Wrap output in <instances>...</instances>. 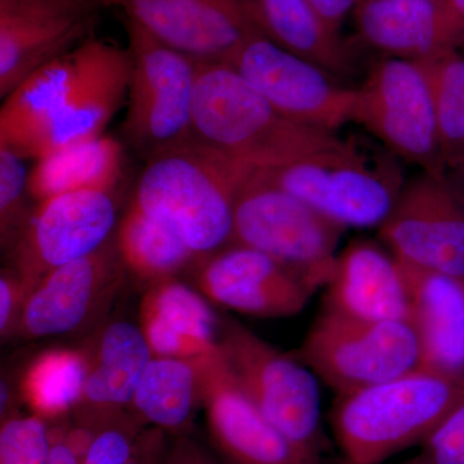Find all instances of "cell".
Masks as SVG:
<instances>
[{"mask_svg":"<svg viewBox=\"0 0 464 464\" xmlns=\"http://www.w3.org/2000/svg\"><path fill=\"white\" fill-rule=\"evenodd\" d=\"M255 170L191 137L148 159L132 201L206 259L232 244L237 195Z\"/></svg>","mask_w":464,"mask_h":464,"instance_id":"cell-1","label":"cell"},{"mask_svg":"<svg viewBox=\"0 0 464 464\" xmlns=\"http://www.w3.org/2000/svg\"><path fill=\"white\" fill-rule=\"evenodd\" d=\"M192 133L255 169L290 166L343 142L277 111L228 63L198 61Z\"/></svg>","mask_w":464,"mask_h":464,"instance_id":"cell-2","label":"cell"},{"mask_svg":"<svg viewBox=\"0 0 464 464\" xmlns=\"http://www.w3.org/2000/svg\"><path fill=\"white\" fill-rule=\"evenodd\" d=\"M460 378L418 368L340 396L331 420L342 460L383 464L399 451L423 444L463 401Z\"/></svg>","mask_w":464,"mask_h":464,"instance_id":"cell-3","label":"cell"},{"mask_svg":"<svg viewBox=\"0 0 464 464\" xmlns=\"http://www.w3.org/2000/svg\"><path fill=\"white\" fill-rule=\"evenodd\" d=\"M259 176L344 227H381L405 182L398 157L359 139Z\"/></svg>","mask_w":464,"mask_h":464,"instance_id":"cell-4","label":"cell"},{"mask_svg":"<svg viewBox=\"0 0 464 464\" xmlns=\"http://www.w3.org/2000/svg\"><path fill=\"white\" fill-rule=\"evenodd\" d=\"M346 230L255 170L237 195L232 244L265 253L315 292L331 282Z\"/></svg>","mask_w":464,"mask_h":464,"instance_id":"cell-5","label":"cell"},{"mask_svg":"<svg viewBox=\"0 0 464 464\" xmlns=\"http://www.w3.org/2000/svg\"><path fill=\"white\" fill-rule=\"evenodd\" d=\"M218 344L235 381L266 420L322 460L325 439L314 372L230 319L221 322Z\"/></svg>","mask_w":464,"mask_h":464,"instance_id":"cell-6","label":"cell"},{"mask_svg":"<svg viewBox=\"0 0 464 464\" xmlns=\"http://www.w3.org/2000/svg\"><path fill=\"white\" fill-rule=\"evenodd\" d=\"M302 362L342 395L420 368V346L409 322H372L324 307L301 350Z\"/></svg>","mask_w":464,"mask_h":464,"instance_id":"cell-7","label":"cell"},{"mask_svg":"<svg viewBox=\"0 0 464 464\" xmlns=\"http://www.w3.org/2000/svg\"><path fill=\"white\" fill-rule=\"evenodd\" d=\"M132 72L123 130L146 158L190 140L197 61L125 17Z\"/></svg>","mask_w":464,"mask_h":464,"instance_id":"cell-8","label":"cell"},{"mask_svg":"<svg viewBox=\"0 0 464 464\" xmlns=\"http://www.w3.org/2000/svg\"><path fill=\"white\" fill-rule=\"evenodd\" d=\"M353 121L422 172L447 173L431 87L422 63L391 57L356 88Z\"/></svg>","mask_w":464,"mask_h":464,"instance_id":"cell-9","label":"cell"},{"mask_svg":"<svg viewBox=\"0 0 464 464\" xmlns=\"http://www.w3.org/2000/svg\"><path fill=\"white\" fill-rule=\"evenodd\" d=\"M380 237L402 265L464 277V186L448 173L406 182Z\"/></svg>","mask_w":464,"mask_h":464,"instance_id":"cell-10","label":"cell"},{"mask_svg":"<svg viewBox=\"0 0 464 464\" xmlns=\"http://www.w3.org/2000/svg\"><path fill=\"white\" fill-rule=\"evenodd\" d=\"M118 221L111 191L66 192L39 203L12 244V270L27 295L45 275L105 246Z\"/></svg>","mask_w":464,"mask_h":464,"instance_id":"cell-11","label":"cell"},{"mask_svg":"<svg viewBox=\"0 0 464 464\" xmlns=\"http://www.w3.org/2000/svg\"><path fill=\"white\" fill-rule=\"evenodd\" d=\"M228 65L292 121L329 132L353 121L356 90L264 35L246 43Z\"/></svg>","mask_w":464,"mask_h":464,"instance_id":"cell-12","label":"cell"},{"mask_svg":"<svg viewBox=\"0 0 464 464\" xmlns=\"http://www.w3.org/2000/svg\"><path fill=\"white\" fill-rule=\"evenodd\" d=\"M173 50L198 63H230L264 35L253 0H105ZM265 36V35H264Z\"/></svg>","mask_w":464,"mask_h":464,"instance_id":"cell-13","label":"cell"},{"mask_svg":"<svg viewBox=\"0 0 464 464\" xmlns=\"http://www.w3.org/2000/svg\"><path fill=\"white\" fill-rule=\"evenodd\" d=\"M124 274L114 240L51 271L27 295L16 333L38 340L79 331L109 306Z\"/></svg>","mask_w":464,"mask_h":464,"instance_id":"cell-14","label":"cell"},{"mask_svg":"<svg viewBox=\"0 0 464 464\" xmlns=\"http://www.w3.org/2000/svg\"><path fill=\"white\" fill-rule=\"evenodd\" d=\"M92 0H0V97L87 35Z\"/></svg>","mask_w":464,"mask_h":464,"instance_id":"cell-15","label":"cell"},{"mask_svg":"<svg viewBox=\"0 0 464 464\" xmlns=\"http://www.w3.org/2000/svg\"><path fill=\"white\" fill-rule=\"evenodd\" d=\"M201 405L225 464H322L266 420L235 381L219 348L208 357Z\"/></svg>","mask_w":464,"mask_h":464,"instance_id":"cell-16","label":"cell"},{"mask_svg":"<svg viewBox=\"0 0 464 464\" xmlns=\"http://www.w3.org/2000/svg\"><path fill=\"white\" fill-rule=\"evenodd\" d=\"M195 284L209 302L264 319L297 315L314 290L275 259L248 246L230 248L200 261Z\"/></svg>","mask_w":464,"mask_h":464,"instance_id":"cell-17","label":"cell"},{"mask_svg":"<svg viewBox=\"0 0 464 464\" xmlns=\"http://www.w3.org/2000/svg\"><path fill=\"white\" fill-rule=\"evenodd\" d=\"M81 50L78 82L65 108L36 146V160L103 136L112 116L128 99L132 72L130 51L93 38L82 42Z\"/></svg>","mask_w":464,"mask_h":464,"instance_id":"cell-18","label":"cell"},{"mask_svg":"<svg viewBox=\"0 0 464 464\" xmlns=\"http://www.w3.org/2000/svg\"><path fill=\"white\" fill-rule=\"evenodd\" d=\"M353 14L365 43L401 60L423 63L464 43L450 8L433 0H359Z\"/></svg>","mask_w":464,"mask_h":464,"instance_id":"cell-19","label":"cell"},{"mask_svg":"<svg viewBox=\"0 0 464 464\" xmlns=\"http://www.w3.org/2000/svg\"><path fill=\"white\" fill-rule=\"evenodd\" d=\"M324 307L372 322H409L404 270L392 253L371 240L353 241L338 255Z\"/></svg>","mask_w":464,"mask_h":464,"instance_id":"cell-20","label":"cell"},{"mask_svg":"<svg viewBox=\"0 0 464 464\" xmlns=\"http://www.w3.org/2000/svg\"><path fill=\"white\" fill-rule=\"evenodd\" d=\"M401 264V262H400ZM411 316L420 346V368L464 375V288L462 280L402 265Z\"/></svg>","mask_w":464,"mask_h":464,"instance_id":"cell-21","label":"cell"},{"mask_svg":"<svg viewBox=\"0 0 464 464\" xmlns=\"http://www.w3.org/2000/svg\"><path fill=\"white\" fill-rule=\"evenodd\" d=\"M139 325L154 356L197 357L219 347L221 320L199 290L177 277L149 285Z\"/></svg>","mask_w":464,"mask_h":464,"instance_id":"cell-22","label":"cell"},{"mask_svg":"<svg viewBox=\"0 0 464 464\" xmlns=\"http://www.w3.org/2000/svg\"><path fill=\"white\" fill-rule=\"evenodd\" d=\"M87 356V377L79 408L109 420L132 404L134 393L154 353L141 326L125 320L103 325Z\"/></svg>","mask_w":464,"mask_h":464,"instance_id":"cell-23","label":"cell"},{"mask_svg":"<svg viewBox=\"0 0 464 464\" xmlns=\"http://www.w3.org/2000/svg\"><path fill=\"white\" fill-rule=\"evenodd\" d=\"M82 69L81 44L34 72L3 100L0 148L34 159L36 146L65 108Z\"/></svg>","mask_w":464,"mask_h":464,"instance_id":"cell-24","label":"cell"},{"mask_svg":"<svg viewBox=\"0 0 464 464\" xmlns=\"http://www.w3.org/2000/svg\"><path fill=\"white\" fill-rule=\"evenodd\" d=\"M259 30L280 48L334 79L356 72L355 54L306 0H253Z\"/></svg>","mask_w":464,"mask_h":464,"instance_id":"cell-25","label":"cell"},{"mask_svg":"<svg viewBox=\"0 0 464 464\" xmlns=\"http://www.w3.org/2000/svg\"><path fill=\"white\" fill-rule=\"evenodd\" d=\"M212 353L152 357L130 404L134 413L163 431L181 432L201 405L204 371Z\"/></svg>","mask_w":464,"mask_h":464,"instance_id":"cell-26","label":"cell"},{"mask_svg":"<svg viewBox=\"0 0 464 464\" xmlns=\"http://www.w3.org/2000/svg\"><path fill=\"white\" fill-rule=\"evenodd\" d=\"M123 146L101 136L38 159L29 176L34 199L42 201L82 190L112 191L123 168Z\"/></svg>","mask_w":464,"mask_h":464,"instance_id":"cell-27","label":"cell"},{"mask_svg":"<svg viewBox=\"0 0 464 464\" xmlns=\"http://www.w3.org/2000/svg\"><path fill=\"white\" fill-rule=\"evenodd\" d=\"M114 244L125 273L148 285L177 277L185 268L201 261L133 201L116 227Z\"/></svg>","mask_w":464,"mask_h":464,"instance_id":"cell-28","label":"cell"},{"mask_svg":"<svg viewBox=\"0 0 464 464\" xmlns=\"http://www.w3.org/2000/svg\"><path fill=\"white\" fill-rule=\"evenodd\" d=\"M85 377L84 351L57 348L41 353L27 366L21 392L35 415L56 418L78 408Z\"/></svg>","mask_w":464,"mask_h":464,"instance_id":"cell-29","label":"cell"},{"mask_svg":"<svg viewBox=\"0 0 464 464\" xmlns=\"http://www.w3.org/2000/svg\"><path fill=\"white\" fill-rule=\"evenodd\" d=\"M447 168L464 157V57L457 51L423 61Z\"/></svg>","mask_w":464,"mask_h":464,"instance_id":"cell-30","label":"cell"},{"mask_svg":"<svg viewBox=\"0 0 464 464\" xmlns=\"http://www.w3.org/2000/svg\"><path fill=\"white\" fill-rule=\"evenodd\" d=\"M25 160L12 150L0 148V235L5 248H11L32 216L26 209L30 174Z\"/></svg>","mask_w":464,"mask_h":464,"instance_id":"cell-31","label":"cell"},{"mask_svg":"<svg viewBox=\"0 0 464 464\" xmlns=\"http://www.w3.org/2000/svg\"><path fill=\"white\" fill-rule=\"evenodd\" d=\"M50 435L39 415L11 417L0 430V464H48Z\"/></svg>","mask_w":464,"mask_h":464,"instance_id":"cell-32","label":"cell"},{"mask_svg":"<svg viewBox=\"0 0 464 464\" xmlns=\"http://www.w3.org/2000/svg\"><path fill=\"white\" fill-rule=\"evenodd\" d=\"M427 464H464V400L423 442Z\"/></svg>","mask_w":464,"mask_h":464,"instance_id":"cell-33","label":"cell"},{"mask_svg":"<svg viewBox=\"0 0 464 464\" xmlns=\"http://www.w3.org/2000/svg\"><path fill=\"white\" fill-rule=\"evenodd\" d=\"M136 445L133 427L125 423H109L94 436L83 464H125Z\"/></svg>","mask_w":464,"mask_h":464,"instance_id":"cell-34","label":"cell"},{"mask_svg":"<svg viewBox=\"0 0 464 464\" xmlns=\"http://www.w3.org/2000/svg\"><path fill=\"white\" fill-rule=\"evenodd\" d=\"M27 290L14 270H3L0 276V333L3 338L16 333L18 319Z\"/></svg>","mask_w":464,"mask_h":464,"instance_id":"cell-35","label":"cell"},{"mask_svg":"<svg viewBox=\"0 0 464 464\" xmlns=\"http://www.w3.org/2000/svg\"><path fill=\"white\" fill-rule=\"evenodd\" d=\"M164 464H225L224 460L217 459L206 449L200 447L194 440L181 438L174 441L167 453Z\"/></svg>","mask_w":464,"mask_h":464,"instance_id":"cell-36","label":"cell"},{"mask_svg":"<svg viewBox=\"0 0 464 464\" xmlns=\"http://www.w3.org/2000/svg\"><path fill=\"white\" fill-rule=\"evenodd\" d=\"M314 11L335 32H340L344 18L355 11L359 0H306Z\"/></svg>","mask_w":464,"mask_h":464,"instance_id":"cell-37","label":"cell"},{"mask_svg":"<svg viewBox=\"0 0 464 464\" xmlns=\"http://www.w3.org/2000/svg\"><path fill=\"white\" fill-rule=\"evenodd\" d=\"M161 431L163 430H159L158 433L149 432V435L143 436L141 441H136L132 456L125 464H157L159 458L164 457L161 456L164 454Z\"/></svg>","mask_w":464,"mask_h":464,"instance_id":"cell-38","label":"cell"},{"mask_svg":"<svg viewBox=\"0 0 464 464\" xmlns=\"http://www.w3.org/2000/svg\"><path fill=\"white\" fill-rule=\"evenodd\" d=\"M48 464H79V462L78 457L66 442H56L50 449Z\"/></svg>","mask_w":464,"mask_h":464,"instance_id":"cell-39","label":"cell"},{"mask_svg":"<svg viewBox=\"0 0 464 464\" xmlns=\"http://www.w3.org/2000/svg\"><path fill=\"white\" fill-rule=\"evenodd\" d=\"M2 389H0V414H2V420L5 415H7L9 404H11V390H9L8 382L2 380L0 383Z\"/></svg>","mask_w":464,"mask_h":464,"instance_id":"cell-40","label":"cell"},{"mask_svg":"<svg viewBox=\"0 0 464 464\" xmlns=\"http://www.w3.org/2000/svg\"><path fill=\"white\" fill-rule=\"evenodd\" d=\"M448 5L464 32V0H448Z\"/></svg>","mask_w":464,"mask_h":464,"instance_id":"cell-41","label":"cell"},{"mask_svg":"<svg viewBox=\"0 0 464 464\" xmlns=\"http://www.w3.org/2000/svg\"><path fill=\"white\" fill-rule=\"evenodd\" d=\"M450 169H453L456 172V176L453 177L456 181L459 182L460 185L464 186V157L458 160L454 166L450 167Z\"/></svg>","mask_w":464,"mask_h":464,"instance_id":"cell-42","label":"cell"},{"mask_svg":"<svg viewBox=\"0 0 464 464\" xmlns=\"http://www.w3.org/2000/svg\"><path fill=\"white\" fill-rule=\"evenodd\" d=\"M338 464H350V463H346V462H343V460H341V462H340V463H338ZM383 464H384V463H383ZM409 464H427V463H424V462H422V460L418 459V460H417V462H414V463H409Z\"/></svg>","mask_w":464,"mask_h":464,"instance_id":"cell-43","label":"cell"},{"mask_svg":"<svg viewBox=\"0 0 464 464\" xmlns=\"http://www.w3.org/2000/svg\"><path fill=\"white\" fill-rule=\"evenodd\" d=\"M433 2L441 3V5H448V0H433ZM449 7V5H448Z\"/></svg>","mask_w":464,"mask_h":464,"instance_id":"cell-44","label":"cell"},{"mask_svg":"<svg viewBox=\"0 0 464 464\" xmlns=\"http://www.w3.org/2000/svg\"><path fill=\"white\" fill-rule=\"evenodd\" d=\"M460 383H462L463 391H464V375L460 378Z\"/></svg>","mask_w":464,"mask_h":464,"instance_id":"cell-45","label":"cell"},{"mask_svg":"<svg viewBox=\"0 0 464 464\" xmlns=\"http://www.w3.org/2000/svg\"><path fill=\"white\" fill-rule=\"evenodd\" d=\"M460 280H462L463 288H464V277H463V279H460Z\"/></svg>","mask_w":464,"mask_h":464,"instance_id":"cell-46","label":"cell"}]
</instances>
